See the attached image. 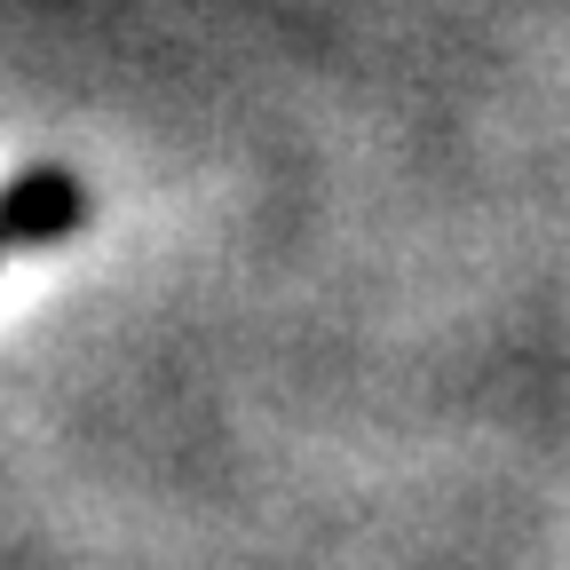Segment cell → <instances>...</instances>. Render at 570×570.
<instances>
[{
  "mask_svg": "<svg viewBox=\"0 0 570 570\" xmlns=\"http://www.w3.org/2000/svg\"><path fill=\"white\" fill-rule=\"evenodd\" d=\"M80 223H88L80 175H56V167H24L17 175V190H9V246L17 254H32V246H48L63 230H80Z\"/></svg>",
  "mask_w": 570,
  "mask_h": 570,
  "instance_id": "1",
  "label": "cell"
}]
</instances>
